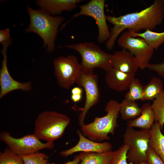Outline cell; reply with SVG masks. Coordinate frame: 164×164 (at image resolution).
<instances>
[{
    "instance_id": "obj_1",
    "label": "cell",
    "mask_w": 164,
    "mask_h": 164,
    "mask_svg": "<svg viewBox=\"0 0 164 164\" xmlns=\"http://www.w3.org/2000/svg\"><path fill=\"white\" fill-rule=\"evenodd\" d=\"M164 18L162 0H155L150 6L139 12L118 17L106 15L107 21L114 25L106 42L107 48L109 50L112 49L118 36L125 29L136 33L142 30L152 31L162 23Z\"/></svg>"
},
{
    "instance_id": "obj_2",
    "label": "cell",
    "mask_w": 164,
    "mask_h": 164,
    "mask_svg": "<svg viewBox=\"0 0 164 164\" xmlns=\"http://www.w3.org/2000/svg\"><path fill=\"white\" fill-rule=\"evenodd\" d=\"M30 23L26 29L27 32H33L42 39L44 48L49 52L55 49V41L60 25L64 18L61 16H53L40 9H34L27 6Z\"/></svg>"
},
{
    "instance_id": "obj_3",
    "label": "cell",
    "mask_w": 164,
    "mask_h": 164,
    "mask_svg": "<svg viewBox=\"0 0 164 164\" xmlns=\"http://www.w3.org/2000/svg\"><path fill=\"white\" fill-rule=\"evenodd\" d=\"M106 114L101 117H96L91 123L81 127V132L85 137L93 141L101 142L110 139L109 134L114 135L118 127L117 120L119 113L120 103L111 100L107 103Z\"/></svg>"
},
{
    "instance_id": "obj_4",
    "label": "cell",
    "mask_w": 164,
    "mask_h": 164,
    "mask_svg": "<svg viewBox=\"0 0 164 164\" xmlns=\"http://www.w3.org/2000/svg\"><path fill=\"white\" fill-rule=\"evenodd\" d=\"M70 121L65 114L54 111H43L35 120L33 134L40 140L53 142L62 136Z\"/></svg>"
},
{
    "instance_id": "obj_5",
    "label": "cell",
    "mask_w": 164,
    "mask_h": 164,
    "mask_svg": "<svg viewBox=\"0 0 164 164\" xmlns=\"http://www.w3.org/2000/svg\"><path fill=\"white\" fill-rule=\"evenodd\" d=\"M67 48L78 52L81 58L80 63L83 71L93 72L99 68L106 72L112 68L113 54L103 50L92 42H84L66 45Z\"/></svg>"
},
{
    "instance_id": "obj_6",
    "label": "cell",
    "mask_w": 164,
    "mask_h": 164,
    "mask_svg": "<svg viewBox=\"0 0 164 164\" xmlns=\"http://www.w3.org/2000/svg\"><path fill=\"white\" fill-rule=\"evenodd\" d=\"M150 130H136L127 126L123 136L124 144L128 148V161L135 164L146 161V154L149 146Z\"/></svg>"
},
{
    "instance_id": "obj_7",
    "label": "cell",
    "mask_w": 164,
    "mask_h": 164,
    "mask_svg": "<svg viewBox=\"0 0 164 164\" xmlns=\"http://www.w3.org/2000/svg\"><path fill=\"white\" fill-rule=\"evenodd\" d=\"M54 74L58 85L69 89L76 83L82 70L77 57L72 55L59 56L53 60Z\"/></svg>"
},
{
    "instance_id": "obj_8",
    "label": "cell",
    "mask_w": 164,
    "mask_h": 164,
    "mask_svg": "<svg viewBox=\"0 0 164 164\" xmlns=\"http://www.w3.org/2000/svg\"><path fill=\"white\" fill-rule=\"evenodd\" d=\"M0 139L11 151L19 155L33 153L44 149H51L54 145L53 142H42L34 134L16 138L8 132L3 131L0 134Z\"/></svg>"
},
{
    "instance_id": "obj_9",
    "label": "cell",
    "mask_w": 164,
    "mask_h": 164,
    "mask_svg": "<svg viewBox=\"0 0 164 164\" xmlns=\"http://www.w3.org/2000/svg\"><path fill=\"white\" fill-rule=\"evenodd\" d=\"M117 42L119 46L134 56L139 68L143 70L147 68L154 50L145 40L140 37L132 36L130 31L127 30L120 36Z\"/></svg>"
},
{
    "instance_id": "obj_10",
    "label": "cell",
    "mask_w": 164,
    "mask_h": 164,
    "mask_svg": "<svg viewBox=\"0 0 164 164\" xmlns=\"http://www.w3.org/2000/svg\"><path fill=\"white\" fill-rule=\"evenodd\" d=\"M105 3L104 0H91L87 3L79 6L80 11L74 14L70 20L84 15L94 19L98 29L97 41L101 43L107 41L110 36L104 12Z\"/></svg>"
},
{
    "instance_id": "obj_11",
    "label": "cell",
    "mask_w": 164,
    "mask_h": 164,
    "mask_svg": "<svg viewBox=\"0 0 164 164\" xmlns=\"http://www.w3.org/2000/svg\"><path fill=\"white\" fill-rule=\"evenodd\" d=\"M76 83L84 88L85 94L84 105L78 116L79 124L81 127L85 124V119L88 111L99 101L100 93L98 76L93 72L82 70Z\"/></svg>"
},
{
    "instance_id": "obj_12",
    "label": "cell",
    "mask_w": 164,
    "mask_h": 164,
    "mask_svg": "<svg viewBox=\"0 0 164 164\" xmlns=\"http://www.w3.org/2000/svg\"><path fill=\"white\" fill-rule=\"evenodd\" d=\"M11 40L2 43L1 53L3 56L0 70V99L13 91L21 90L30 91L32 88L30 82L21 83L13 79L10 74L7 66V50Z\"/></svg>"
},
{
    "instance_id": "obj_13",
    "label": "cell",
    "mask_w": 164,
    "mask_h": 164,
    "mask_svg": "<svg viewBox=\"0 0 164 164\" xmlns=\"http://www.w3.org/2000/svg\"><path fill=\"white\" fill-rule=\"evenodd\" d=\"M79 137L77 143L73 147L60 152V155L66 157L78 152L103 153L111 151L112 146L108 142H98L93 141L84 136L81 132L77 130Z\"/></svg>"
},
{
    "instance_id": "obj_14",
    "label": "cell",
    "mask_w": 164,
    "mask_h": 164,
    "mask_svg": "<svg viewBox=\"0 0 164 164\" xmlns=\"http://www.w3.org/2000/svg\"><path fill=\"white\" fill-rule=\"evenodd\" d=\"M113 56L114 69L126 73L135 74L139 68L134 56L125 49L115 52Z\"/></svg>"
},
{
    "instance_id": "obj_15",
    "label": "cell",
    "mask_w": 164,
    "mask_h": 164,
    "mask_svg": "<svg viewBox=\"0 0 164 164\" xmlns=\"http://www.w3.org/2000/svg\"><path fill=\"white\" fill-rule=\"evenodd\" d=\"M82 0H38L37 5L51 15L60 14L63 11H70L75 9Z\"/></svg>"
},
{
    "instance_id": "obj_16",
    "label": "cell",
    "mask_w": 164,
    "mask_h": 164,
    "mask_svg": "<svg viewBox=\"0 0 164 164\" xmlns=\"http://www.w3.org/2000/svg\"><path fill=\"white\" fill-rule=\"evenodd\" d=\"M135 75L123 73L112 68L107 72L105 76L106 83L109 88L118 92L128 89Z\"/></svg>"
},
{
    "instance_id": "obj_17",
    "label": "cell",
    "mask_w": 164,
    "mask_h": 164,
    "mask_svg": "<svg viewBox=\"0 0 164 164\" xmlns=\"http://www.w3.org/2000/svg\"><path fill=\"white\" fill-rule=\"evenodd\" d=\"M141 108L142 111L141 115L134 119L128 121L126 125L127 126L133 128L150 130L155 121L152 104L149 102L145 103Z\"/></svg>"
},
{
    "instance_id": "obj_18",
    "label": "cell",
    "mask_w": 164,
    "mask_h": 164,
    "mask_svg": "<svg viewBox=\"0 0 164 164\" xmlns=\"http://www.w3.org/2000/svg\"><path fill=\"white\" fill-rule=\"evenodd\" d=\"M160 125L155 122L150 130L149 145L164 162V134L161 131Z\"/></svg>"
},
{
    "instance_id": "obj_19",
    "label": "cell",
    "mask_w": 164,
    "mask_h": 164,
    "mask_svg": "<svg viewBox=\"0 0 164 164\" xmlns=\"http://www.w3.org/2000/svg\"><path fill=\"white\" fill-rule=\"evenodd\" d=\"M113 153L112 150L100 153L81 152L78 154L80 159L79 164H109Z\"/></svg>"
},
{
    "instance_id": "obj_20",
    "label": "cell",
    "mask_w": 164,
    "mask_h": 164,
    "mask_svg": "<svg viewBox=\"0 0 164 164\" xmlns=\"http://www.w3.org/2000/svg\"><path fill=\"white\" fill-rule=\"evenodd\" d=\"M142 111L135 101L125 98L120 103L119 113L124 120L128 121L138 117L141 115Z\"/></svg>"
},
{
    "instance_id": "obj_21",
    "label": "cell",
    "mask_w": 164,
    "mask_h": 164,
    "mask_svg": "<svg viewBox=\"0 0 164 164\" xmlns=\"http://www.w3.org/2000/svg\"><path fill=\"white\" fill-rule=\"evenodd\" d=\"M129 31L132 36L143 39L154 50H157L164 42V32H157L147 30L142 32L136 33Z\"/></svg>"
},
{
    "instance_id": "obj_22",
    "label": "cell",
    "mask_w": 164,
    "mask_h": 164,
    "mask_svg": "<svg viewBox=\"0 0 164 164\" xmlns=\"http://www.w3.org/2000/svg\"><path fill=\"white\" fill-rule=\"evenodd\" d=\"M164 91L162 80L159 78L154 77L144 86V101L154 100Z\"/></svg>"
},
{
    "instance_id": "obj_23",
    "label": "cell",
    "mask_w": 164,
    "mask_h": 164,
    "mask_svg": "<svg viewBox=\"0 0 164 164\" xmlns=\"http://www.w3.org/2000/svg\"><path fill=\"white\" fill-rule=\"evenodd\" d=\"M144 86L139 79L134 78L129 85L128 91L125 95V98L134 101L137 100L144 101Z\"/></svg>"
},
{
    "instance_id": "obj_24",
    "label": "cell",
    "mask_w": 164,
    "mask_h": 164,
    "mask_svg": "<svg viewBox=\"0 0 164 164\" xmlns=\"http://www.w3.org/2000/svg\"><path fill=\"white\" fill-rule=\"evenodd\" d=\"M151 104L155 121L159 124L162 130L164 125V91L153 100Z\"/></svg>"
},
{
    "instance_id": "obj_25",
    "label": "cell",
    "mask_w": 164,
    "mask_h": 164,
    "mask_svg": "<svg viewBox=\"0 0 164 164\" xmlns=\"http://www.w3.org/2000/svg\"><path fill=\"white\" fill-rule=\"evenodd\" d=\"M128 149V146L124 144L118 149L113 152L109 164H135L131 162H128L127 153Z\"/></svg>"
},
{
    "instance_id": "obj_26",
    "label": "cell",
    "mask_w": 164,
    "mask_h": 164,
    "mask_svg": "<svg viewBox=\"0 0 164 164\" xmlns=\"http://www.w3.org/2000/svg\"><path fill=\"white\" fill-rule=\"evenodd\" d=\"M0 164H24V163L20 155L7 148L0 153Z\"/></svg>"
},
{
    "instance_id": "obj_27",
    "label": "cell",
    "mask_w": 164,
    "mask_h": 164,
    "mask_svg": "<svg viewBox=\"0 0 164 164\" xmlns=\"http://www.w3.org/2000/svg\"><path fill=\"white\" fill-rule=\"evenodd\" d=\"M24 164H46L49 162L46 155L37 152L24 155H20Z\"/></svg>"
},
{
    "instance_id": "obj_28",
    "label": "cell",
    "mask_w": 164,
    "mask_h": 164,
    "mask_svg": "<svg viewBox=\"0 0 164 164\" xmlns=\"http://www.w3.org/2000/svg\"><path fill=\"white\" fill-rule=\"evenodd\" d=\"M146 162L149 164H164L160 157L150 146L147 152Z\"/></svg>"
},
{
    "instance_id": "obj_29",
    "label": "cell",
    "mask_w": 164,
    "mask_h": 164,
    "mask_svg": "<svg viewBox=\"0 0 164 164\" xmlns=\"http://www.w3.org/2000/svg\"><path fill=\"white\" fill-rule=\"evenodd\" d=\"M147 68L155 71L159 76L164 78V62L158 63H149Z\"/></svg>"
},
{
    "instance_id": "obj_30",
    "label": "cell",
    "mask_w": 164,
    "mask_h": 164,
    "mask_svg": "<svg viewBox=\"0 0 164 164\" xmlns=\"http://www.w3.org/2000/svg\"><path fill=\"white\" fill-rule=\"evenodd\" d=\"M11 40L10 38V30L6 28L0 30V43H2Z\"/></svg>"
},
{
    "instance_id": "obj_31",
    "label": "cell",
    "mask_w": 164,
    "mask_h": 164,
    "mask_svg": "<svg viewBox=\"0 0 164 164\" xmlns=\"http://www.w3.org/2000/svg\"><path fill=\"white\" fill-rule=\"evenodd\" d=\"M80 161V159L78 155L75 156L73 159L71 161H69L63 164H79ZM46 164H56L54 163H50L48 162Z\"/></svg>"
},
{
    "instance_id": "obj_32",
    "label": "cell",
    "mask_w": 164,
    "mask_h": 164,
    "mask_svg": "<svg viewBox=\"0 0 164 164\" xmlns=\"http://www.w3.org/2000/svg\"><path fill=\"white\" fill-rule=\"evenodd\" d=\"M82 94H71V99L74 102L76 103L80 101L82 99Z\"/></svg>"
},
{
    "instance_id": "obj_33",
    "label": "cell",
    "mask_w": 164,
    "mask_h": 164,
    "mask_svg": "<svg viewBox=\"0 0 164 164\" xmlns=\"http://www.w3.org/2000/svg\"><path fill=\"white\" fill-rule=\"evenodd\" d=\"M83 89L80 87H76L73 88L71 90V94H82Z\"/></svg>"
},
{
    "instance_id": "obj_34",
    "label": "cell",
    "mask_w": 164,
    "mask_h": 164,
    "mask_svg": "<svg viewBox=\"0 0 164 164\" xmlns=\"http://www.w3.org/2000/svg\"><path fill=\"white\" fill-rule=\"evenodd\" d=\"M140 164H149L146 161H144L140 163Z\"/></svg>"
},
{
    "instance_id": "obj_35",
    "label": "cell",
    "mask_w": 164,
    "mask_h": 164,
    "mask_svg": "<svg viewBox=\"0 0 164 164\" xmlns=\"http://www.w3.org/2000/svg\"><path fill=\"white\" fill-rule=\"evenodd\" d=\"M162 1H163V2L164 3V0H162Z\"/></svg>"
}]
</instances>
